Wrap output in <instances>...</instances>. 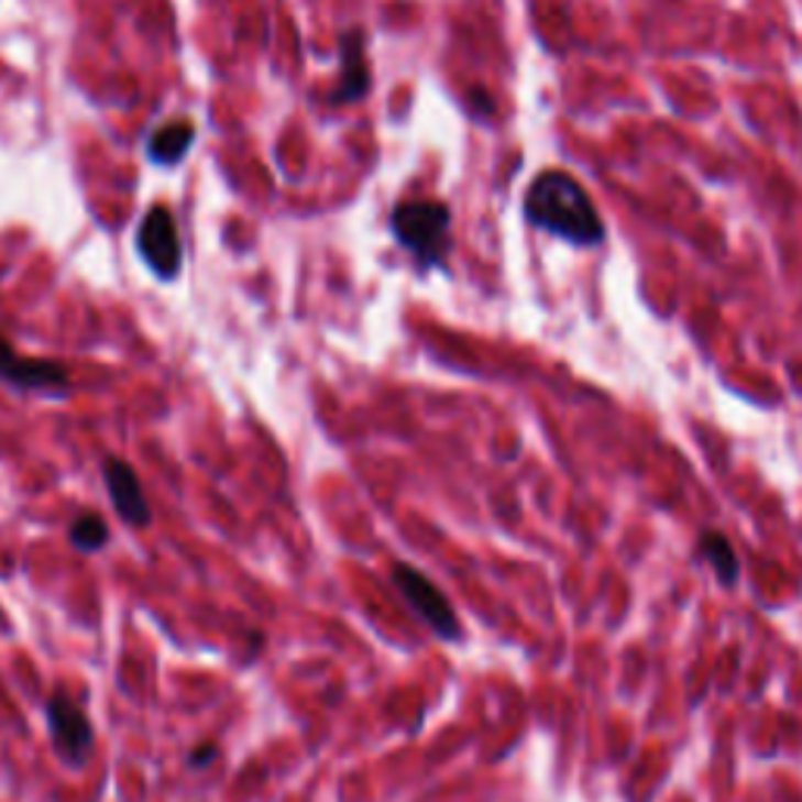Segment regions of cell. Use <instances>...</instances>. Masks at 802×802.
<instances>
[{"label": "cell", "instance_id": "obj_1", "mask_svg": "<svg viewBox=\"0 0 802 802\" xmlns=\"http://www.w3.org/2000/svg\"><path fill=\"white\" fill-rule=\"evenodd\" d=\"M524 213L534 227L556 232L574 245H598L605 239V223L598 220L593 198L561 169L536 176L524 198Z\"/></svg>", "mask_w": 802, "mask_h": 802}, {"label": "cell", "instance_id": "obj_2", "mask_svg": "<svg viewBox=\"0 0 802 802\" xmlns=\"http://www.w3.org/2000/svg\"><path fill=\"white\" fill-rule=\"evenodd\" d=\"M395 242L411 254L420 270L442 267L452 251V210L436 198H408L389 217Z\"/></svg>", "mask_w": 802, "mask_h": 802}, {"label": "cell", "instance_id": "obj_3", "mask_svg": "<svg viewBox=\"0 0 802 802\" xmlns=\"http://www.w3.org/2000/svg\"><path fill=\"white\" fill-rule=\"evenodd\" d=\"M392 583L398 586V593H402L405 602L411 605L414 615L420 617L436 637L442 639L461 637V627H458V615H454L452 602L446 598V593H442L424 571H417L414 564H402V561H398V564L392 568Z\"/></svg>", "mask_w": 802, "mask_h": 802}, {"label": "cell", "instance_id": "obj_4", "mask_svg": "<svg viewBox=\"0 0 802 802\" xmlns=\"http://www.w3.org/2000/svg\"><path fill=\"white\" fill-rule=\"evenodd\" d=\"M47 727H51L54 749L66 765L79 768L88 761L95 746V727L79 708V702H73L66 693H54L47 700Z\"/></svg>", "mask_w": 802, "mask_h": 802}, {"label": "cell", "instance_id": "obj_5", "mask_svg": "<svg viewBox=\"0 0 802 802\" xmlns=\"http://www.w3.org/2000/svg\"><path fill=\"white\" fill-rule=\"evenodd\" d=\"M139 254L147 267L154 270L161 279H173L183 267V245H179V229L169 207H151L144 213L139 227Z\"/></svg>", "mask_w": 802, "mask_h": 802}, {"label": "cell", "instance_id": "obj_6", "mask_svg": "<svg viewBox=\"0 0 802 802\" xmlns=\"http://www.w3.org/2000/svg\"><path fill=\"white\" fill-rule=\"evenodd\" d=\"M0 380L13 383L20 389H66L69 373L61 361L25 358L0 339Z\"/></svg>", "mask_w": 802, "mask_h": 802}, {"label": "cell", "instance_id": "obj_7", "mask_svg": "<svg viewBox=\"0 0 802 802\" xmlns=\"http://www.w3.org/2000/svg\"><path fill=\"white\" fill-rule=\"evenodd\" d=\"M103 486L110 493L117 515L123 517L129 527H147L151 524V505L144 498L139 473L132 471L123 458H107L103 461Z\"/></svg>", "mask_w": 802, "mask_h": 802}, {"label": "cell", "instance_id": "obj_8", "mask_svg": "<svg viewBox=\"0 0 802 802\" xmlns=\"http://www.w3.org/2000/svg\"><path fill=\"white\" fill-rule=\"evenodd\" d=\"M364 32L361 29H349L339 39V57H342V79L336 88V101L354 103L361 101L371 91V63L364 54Z\"/></svg>", "mask_w": 802, "mask_h": 802}, {"label": "cell", "instance_id": "obj_9", "mask_svg": "<svg viewBox=\"0 0 802 802\" xmlns=\"http://www.w3.org/2000/svg\"><path fill=\"white\" fill-rule=\"evenodd\" d=\"M191 139H195V125L186 123V120H176V123L161 125L151 142H147V157L154 164H179L186 157V151L191 147Z\"/></svg>", "mask_w": 802, "mask_h": 802}, {"label": "cell", "instance_id": "obj_10", "mask_svg": "<svg viewBox=\"0 0 802 802\" xmlns=\"http://www.w3.org/2000/svg\"><path fill=\"white\" fill-rule=\"evenodd\" d=\"M69 542L79 552H98L110 542V527L101 515H79L69 527Z\"/></svg>", "mask_w": 802, "mask_h": 802}, {"label": "cell", "instance_id": "obj_11", "mask_svg": "<svg viewBox=\"0 0 802 802\" xmlns=\"http://www.w3.org/2000/svg\"><path fill=\"white\" fill-rule=\"evenodd\" d=\"M702 556L715 564V571H718V576L724 580V583H734L737 574H740V564H737L734 546L727 542V536H721V534L702 536Z\"/></svg>", "mask_w": 802, "mask_h": 802}, {"label": "cell", "instance_id": "obj_12", "mask_svg": "<svg viewBox=\"0 0 802 802\" xmlns=\"http://www.w3.org/2000/svg\"><path fill=\"white\" fill-rule=\"evenodd\" d=\"M217 756H220V749H217L213 743H201V746L188 756V765H191V768H207Z\"/></svg>", "mask_w": 802, "mask_h": 802}]
</instances>
